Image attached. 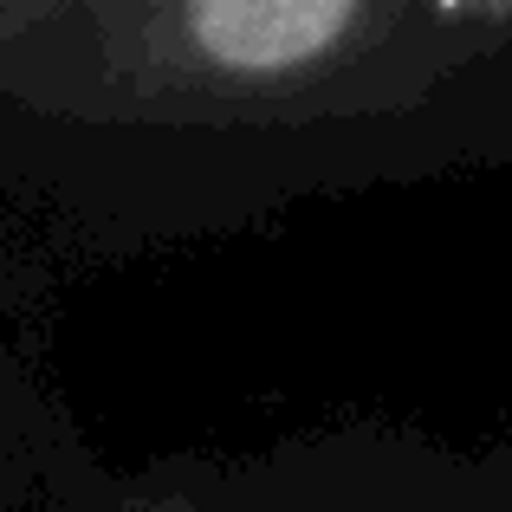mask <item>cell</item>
<instances>
[{
    "label": "cell",
    "instance_id": "1",
    "mask_svg": "<svg viewBox=\"0 0 512 512\" xmlns=\"http://www.w3.org/2000/svg\"><path fill=\"white\" fill-rule=\"evenodd\" d=\"M169 26L201 72L260 85V78L312 72L350 33L370 26V13L357 0H201L169 13Z\"/></svg>",
    "mask_w": 512,
    "mask_h": 512
}]
</instances>
